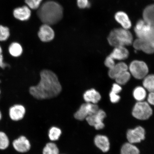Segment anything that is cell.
I'll use <instances>...</instances> for the list:
<instances>
[{
	"label": "cell",
	"instance_id": "cell-9",
	"mask_svg": "<svg viewBox=\"0 0 154 154\" xmlns=\"http://www.w3.org/2000/svg\"><path fill=\"white\" fill-rule=\"evenodd\" d=\"M145 132L142 127L138 126L134 129L130 130L127 134V137L129 143H139L145 138Z\"/></svg>",
	"mask_w": 154,
	"mask_h": 154
},
{
	"label": "cell",
	"instance_id": "cell-19",
	"mask_svg": "<svg viewBox=\"0 0 154 154\" xmlns=\"http://www.w3.org/2000/svg\"><path fill=\"white\" fill-rule=\"evenodd\" d=\"M128 67L126 63H117L112 68L109 69V74L111 78L115 79L116 77L123 72L128 71Z\"/></svg>",
	"mask_w": 154,
	"mask_h": 154
},
{
	"label": "cell",
	"instance_id": "cell-32",
	"mask_svg": "<svg viewBox=\"0 0 154 154\" xmlns=\"http://www.w3.org/2000/svg\"><path fill=\"white\" fill-rule=\"evenodd\" d=\"M105 63L106 66L109 69L112 68L115 65L114 60L110 56L106 59Z\"/></svg>",
	"mask_w": 154,
	"mask_h": 154
},
{
	"label": "cell",
	"instance_id": "cell-7",
	"mask_svg": "<svg viewBox=\"0 0 154 154\" xmlns=\"http://www.w3.org/2000/svg\"><path fill=\"white\" fill-rule=\"evenodd\" d=\"M152 27L144 20L138 21L134 28V31L138 38L149 40Z\"/></svg>",
	"mask_w": 154,
	"mask_h": 154
},
{
	"label": "cell",
	"instance_id": "cell-21",
	"mask_svg": "<svg viewBox=\"0 0 154 154\" xmlns=\"http://www.w3.org/2000/svg\"><path fill=\"white\" fill-rule=\"evenodd\" d=\"M9 51L10 54L12 56L18 57L22 54L23 48L20 44L17 42H13L10 45Z\"/></svg>",
	"mask_w": 154,
	"mask_h": 154
},
{
	"label": "cell",
	"instance_id": "cell-15",
	"mask_svg": "<svg viewBox=\"0 0 154 154\" xmlns=\"http://www.w3.org/2000/svg\"><path fill=\"white\" fill-rule=\"evenodd\" d=\"M94 143L97 147L104 152L109 151V142L106 136L97 135L94 138Z\"/></svg>",
	"mask_w": 154,
	"mask_h": 154
},
{
	"label": "cell",
	"instance_id": "cell-8",
	"mask_svg": "<svg viewBox=\"0 0 154 154\" xmlns=\"http://www.w3.org/2000/svg\"><path fill=\"white\" fill-rule=\"evenodd\" d=\"M106 116L104 111L102 109H99L95 114L87 117L86 120L88 124L94 127L96 130H101L105 126L103 120Z\"/></svg>",
	"mask_w": 154,
	"mask_h": 154
},
{
	"label": "cell",
	"instance_id": "cell-18",
	"mask_svg": "<svg viewBox=\"0 0 154 154\" xmlns=\"http://www.w3.org/2000/svg\"><path fill=\"white\" fill-rule=\"evenodd\" d=\"M128 55V51L125 47H115L109 56L114 60H123L127 59Z\"/></svg>",
	"mask_w": 154,
	"mask_h": 154
},
{
	"label": "cell",
	"instance_id": "cell-37",
	"mask_svg": "<svg viewBox=\"0 0 154 154\" xmlns=\"http://www.w3.org/2000/svg\"><path fill=\"white\" fill-rule=\"evenodd\" d=\"M150 41L154 44V26H153L152 30Z\"/></svg>",
	"mask_w": 154,
	"mask_h": 154
},
{
	"label": "cell",
	"instance_id": "cell-5",
	"mask_svg": "<svg viewBox=\"0 0 154 154\" xmlns=\"http://www.w3.org/2000/svg\"><path fill=\"white\" fill-rule=\"evenodd\" d=\"M99 109L96 104L86 103L80 106L79 109L75 113L74 116L76 120L83 121L88 116L95 114Z\"/></svg>",
	"mask_w": 154,
	"mask_h": 154
},
{
	"label": "cell",
	"instance_id": "cell-1",
	"mask_svg": "<svg viewBox=\"0 0 154 154\" xmlns=\"http://www.w3.org/2000/svg\"><path fill=\"white\" fill-rule=\"evenodd\" d=\"M40 80L37 85L31 87V95L38 100L51 99L60 93L62 87L54 73L48 70L40 73Z\"/></svg>",
	"mask_w": 154,
	"mask_h": 154
},
{
	"label": "cell",
	"instance_id": "cell-6",
	"mask_svg": "<svg viewBox=\"0 0 154 154\" xmlns=\"http://www.w3.org/2000/svg\"><path fill=\"white\" fill-rule=\"evenodd\" d=\"M130 70L132 75L137 79L145 78L149 72L146 63L143 61L137 60L134 61L131 63Z\"/></svg>",
	"mask_w": 154,
	"mask_h": 154
},
{
	"label": "cell",
	"instance_id": "cell-29",
	"mask_svg": "<svg viewBox=\"0 0 154 154\" xmlns=\"http://www.w3.org/2000/svg\"><path fill=\"white\" fill-rule=\"evenodd\" d=\"M9 142L8 137L4 132H0V149H6L9 145Z\"/></svg>",
	"mask_w": 154,
	"mask_h": 154
},
{
	"label": "cell",
	"instance_id": "cell-22",
	"mask_svg": "<svg viewBox=\"0 0 154 154\" xmlns=\"http://www.w3.org/2000/svg\"><path fill=\"white\" fill-rule=\"evenodd\" d=\"M121 154H140V151L132 144L126 143L121 148Z\"/></svg>",
	"mask_w": 154,
	"mask_h": 154
},
{
	"label": "cell",
	"instance_id": "cell-14",
	"mask_svg": "<svg viewBox=\"0 0 154 154\" xmlns=\"http://www.w3.org/2000/svg\"><path fill=\"white\" fill-rule=\"evenodd\" d=\"M26 111V109L23 106L20 105H15L9 109V116L13 121L20 120L23 118Z\"/></svg>",
	"mask_w": 154,
	"mask_h": 154
},
{
	"label": "cell",
	"instance_id": "cell-17",
	"mask_svg": "<svg viewBox=\"0 0 154 154\" xmlns=\"http://www.w3.org/2000/svg\"><path fill=\"white\" fill-rule=\"evenodd\" d=\"M84 99L86 103H97L101 99L100 94L95 89L88 90L84 94Z\"/></svg>",
	"mask_w": 154,
	"mask_h": 154
},
{
	"label": "cell",
	"instance_id": "cell-39",
	"mask_svg": "<svg viewBox=\"0 0 154 154\" xmlns=\"http://www.w3.org/2000/svg\"><path fill=\"white\" fill-rule=\"evenodd\" d=\"M1 118H2V114H1V112L0 111V120H1Z\"/></svg>",
	"mask_w": 154,
	"mask_h": 154
},
{
	"label": "cell",
	"instance_id": "cell-12",
	"mask_svg": "<svg viewBox=\"0 0 154 154\" xmlns=\"http://www.w3.org/2000/svg\"><path fill=\"white\" fill-rule=\"evenodd\" d=\"M13 14L17 20L25 21L29 20L31 15V9L27 5L16 8L13 10Z\"/></svg>",
	"mask_w": 154,
	"mask_h": 154
},
{
	"label": "cell",
	"instance_id": "cell-31",
	"mask_svg": "<svg viewBox=\"0 0 154 154\" xmlns=\"http://www.w3.org/2000/svg\"><path fill=\"white\" fill-rule=\"evenodd\" d=\"M77 5L80 8L84 9L90 6L88 0H77Z\"/></svg>",
	"mask_w": 154,
	"mask_h": 154
},
{
	"label": "cell",
	"instance_id": "cell-16",
	"mask_svg": "<svg viewBox=\"0 0 154 154\" xmlns=\"http://www.w3.org/2000/svg\"><path fill=\"white\" fill-rule=\"evenodd\" d=\"M115 20L119 23L123 28L128 30L132 26L131 22L126 13L123 11H119L115 15Z\"/></svg>",
	"mask_w": 154,
	"mask_h": 154
},
{
	"label": "cell",
	"instance_id": "cell-2",
	"mask_svg": "<svg viewBox=\"0 0 154 154\" xmlns=\"http://www.w3.org/2000/svg\"><path fill=\"white\" fill-rule=\"evenodd\" d=\"M63 11L62 7L54 1H48L40 6L37 15L44 24L51 25L57 23L62 19Z\"/></svg>",
	"mask_w": 154,
	"mask_h": 154
},
{
	"label": "cell",
	"instance_id": "cell-20",
	"mask_svg": "<svg viewBox=\"0 0 154 154\" xmlns=\"http://www.w3.org/2000/svg\"><path fill=\"white\" fill-rule=\"evenodd\" d=\"M143 19L147 23L154 26V4L148 6L144 9L143 13Z\"/></svg>",
	"mask_w": 154,
	"mask_h": 154
},
{
	"label": "cell",
	"instance_id": "cell-28",
	"mask_svg": "<svg viewBox=\"0 0 154 154\" xmlns=\"http://www.w3.org/2000/svg\"><path fill=\"white\" fill-rule=\"evenodd\" d=\"M10 35V30L8 27L0 25V41H6Z\"/></svg>",
	"mask_w": 154,
	"mask_h": 154
},
{
	"label": "cell",
	"instance_id": "cell-25",
	"mask_svg": "<svg viewBox=\"0 0 154 154\" xmlns=\"http://www.w3.org/2000/svg\"><path fill=\"white\" fill-rule=\"evenodd\" d=\"M143 85L148 91L150 92L154 91V75L146 76L143 80Z\"/></svg>",
	"mask_w": 154,
	"mask_h": 154
},
{
	"label": "cell",
	"instance_id": "cell-11",
	"mask_svg": "<svg viewBox=\"0 0 154 154\" xmlns=\"http://www.w3.org/2000/svg\"><path fill=\"white\" fill-rule=\"evenodd\" d=\"M133 46L136 50H141L146 53H154V44L149 40L137 38L134 42Z\"/></svg>",
	"mask_w": 154,
	"mask_h": 154
},
{
	"label": "cell",
	"instance_id": "cell-13",
	"mask_svg": "<svg viewBox=\"0 0 154 154\" xmlns=\"http://www.w3.org/2000/svg\"><path fill=\"white\" fill-rule=\"evenodd\" d=\"M13 145L14 149L20 153L26 152L31 148L29 141L24 136H21L15 140L13 142Z\"/></svg>",
	"mask_w": 154,
	"mask_h": 154
},
{
	"label": "cell",
	"instance_id": "cell-3",
	"mask_svg": "<svg viewBox=\"0 0 154 154\" xmlns=\"http://www.w3.org/2000/svg\"><path fill=\"white\" fill-rule=\"evenodd\" d=\"M109 44L115 47L130 45L133 42V36L128 30L124 28L115 29L108 37Z\"/></svg>",
	"mask_w": 154,
	"mask_h": 154
},
{
	"label": "cell",
	"instance_id": "cell-27",
	"mask_svg": "<svg viewBox=\"0 0 154 154\" xmlns=\"http://www.w3.org/2000/svg\"><path fill=\"white\" fill-rule=\"evenodd\" d=\"M130 78V74L128 71L121 73L115 78L117 84L124 85L128 82Z\"/></svg>",
	"mask_w": 154,
	"mask_h": 154
},
{
	"label": "cell",
	"instance_id": "cell-33",
	"mask_svg": "<svg viewBox=\"0 0 154 154\" xmlns=\"http://www.w3.org/2000/svg\"><path fill=\"white\" fill-rule=\"evenodd\" d=\"M109 97L111 102L113 103H117L120 99V96L118 95V94H115L112 91L109 94Z\"/></svg>",
	"mask_w": 154,
	"mask_h": 154
},
{
	"label": "cell",
	"instance_id": "cell-40",
	"mask_svg": "<svg viewBox=\"0 0 154 154\" xmlns=\"http://www.w3.org/2000/svg\"><path fill=\"white\" fill-rule=\"evenodd\" d=\"M0 93H1V90H0Z\"/></svg>",
	"mask_w": 154,
	"mask_h": 154
},
{
	"label": "cell",
	"instance_id": "cell-10",
	"mask_svg": "<svg viewBox=\"0 0 154 154\" xmlns=\"http://www.w3.org/2000/svg\"><path fill=\"white\" fill-rule=\"evenodd\" d=\"M38 35L42 41L48 42L53 39L55 33L50 25L44 24L40 28Z\"/></svg>",
	"mask_w": 154,
	"mask_h": 154
},
{
	"label": "cell",
	"instance_id": "cell-26",
	"mask_svg": "<svg viewBox=\"0 0 154 154\" xmlns=\"http://www.w3.org/2000/svg\"><path fill=\"white\" fill-rule=\"evenodd\" d=\"M133 95L135 99L139 102L142 101L145 99L146 95V90L142 87H137L135 88Z\"/></svg>",
	"mask_w": 154,
	"mask_h": 154
},
{
	"label": "cell",
	"instance_id": "cell-24",
	"mask_svg": "<svg viewBox=\"0 0 154 154\" xmlns=\"http://www.w3.org/2000/svg\"><path fill=\"white\" fill-rule=\"evenodd\" d=\"M43 154H59V148L57 144L53 142H50L46 144L44 148Z\"/></svg>",
	"mask_w": 154,
	"mask_h": 154
},
{
	"label": "cell",
	"instance_id": "cell-35",
	"mask_svg": "<svg viewBox=\"0 0 154 154\" xmlns=\"http://www.w3.org/2000/svg\"><path fill=\"white\" fill-rule=\"evenodd\" d=\"M148 101L151 104L154 106V91L150 92L148 96Z\"/></svg>",
	"mask_w": 154,
	"mask_h": 154
},
{
	"label": "cell",
	"instance_id": "cell-4",
	"mask_svg": "<svg viewBox=\"0 0 154 154\" xmlns=\"http://www.w3.org/2000/svg\"><path fill=\"white\" fill-rule=\"evenodd\" d=\"M134 117L140 120H146L152 114V110L147 103L140 101L136 103L133 109Z\"/></svg>",
	"mask_w": 154,
	"mask_h": 154
},
{
	"label": "cell",
	"instance_id": "cell-23",
	"mask_svg": "<svg viewBox=\"0 0 154 154\" xmlns=\"http://www.w3.org/2000/svg\"><path fill=\"white\" fill-rule=\"evenodd\" d=\"M62 134V131L60 128L57 127L53 126L50 129L48 136L51 141H56L59 139Z\"/></svg>",
	"mask_w": 154,
	"mask_h": 154
},
{
	"label": "cell",
	"instance_id": "cell-36",
	"mask_svg": "<svg viewBox=\"0 0 154 154\" xmlns=\"http://www.w3.org/2000/svg\"><path fill=\"white\" fill-rule=\"evenodd\" d=\"M9 66L8 64L4 62L3 55H2L0 56V67L4 69L5 67Z\"/></svg>",
	"mask_w": 154,
	"mask_h": 154
},
{
	"label": "cell",
	"instance_id": "cell-34",
	"mask_svg": "<svg viewBox=\"0 0 154 154\" xmlns=\"http://www.w3.org/2000/svg\"><path fill=\"white\" fill-rule=\"evenodd\" d=\"M122 90V88L119 85L117 84H115L113 85L112 89V92H114V93L118 94Z\"/></svg>",
	"mask_w": 154,
	"mask_h": 154
},
{
	"label": "cell",
	"instance_id": "cell-30",
	"mask_svg": "<svg viewBox=\"0 0 154 154\" xmlns=\"http://www.w3.org/2000/svg\"><path fill=\"white\" fill-rule=\"evenodd\" d=\"M42 0H25L26 5L30 9H36L39 8Z\"/></svg>",
	"mask_w": 154,
	"mask_h": 154
},
{
	"label": "cell",
	"instance_id": "cell-38",
	"mask_svg": "<svg viewBox=\"0 0 154 154\" xmlns=\"http://www.w3.org/2000/svg\"><path fill=\"white\" fill-rule=\"evenodd\" d=\"M2 48L0 45V56L2 55Z\"/></svg>",
	"mask_w": 154,
	"mask_h": 154
}]
</instances>
